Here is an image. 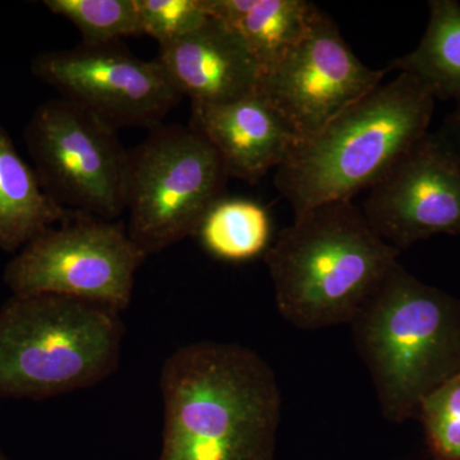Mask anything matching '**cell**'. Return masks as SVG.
<instances>
[{
  "mask_svg": "<svg viewBox=\"0 0 460 460\" xmlns=\"http://www.w3.org/2000/svg\"><path fill=\"white\" fill-rule=\"evenodd\" d=\"M164 429L159 460H275L281 396L277 375L250 348L181 347L160 375Z\"/></svg>",
  "mask_w": 460,
  "mask_h": 460,
  "instance_id": "1",
  "label": "cell"
},
{
  "mask_svg": "<svg viewBox=\"0 0 460 460\" xmlns=\"http://www.w3.org/2000/svg\"><path fill=\"white\" fill-rule=\"evenodd\" d=\"M399 255L347 199L295 215L263 259L283 319L321 330L350 325Z\"/></svg>",
  "mask_w": 460,
  "mask_h": 460,
  "instance_id": "2",
  "label": "cell"
},
{
  "mask_svg": "<svg viewBox=\"0 0 460 460\" xmlns=\"http://www.w3.org/2000/svg\"><path fill=\"white\" fill-rule=\"evenodd\" d=\"M435 102L410 75L378 84L323 131L296 142L275 171V187L295 215L371 190L429 132Z\"/></svg>",
  "mask_w": 460,
  "mask_h": 460,
  "instance_id": "3",
  "label": "cell"
},
{
  "mask_svg": "<svg viewBox=\"0 0 460 460\" xmlns=\"http://www.w3.org/2000/svg\"><path fill=\"white\" fill-rule=\"evenodd\" d=\"M384 417L402 423L460 372V301L401 263L350 323Z\"/></svg>",
  "mask_w": 460,
  "mask_h": 460,
  "instance_id": "4",
  "label": "cell"
},
{
  "mask_svg": "<svg viewBox=\"0 0 460 460\" xmlns=\"http://www.w3.org/2000/svg\"><path fill=\"white\" fill-rule=\"evenodd\" d=\"M119 314L74 296H12L0 308V396L42 401L102 383L119 366Z\"/></svg>",
  "mask_w": 460,
  "mask_h": 460,
  "instance_id": "5",
  "label": "cell"
},
{
  "mask_svg": "<svg viewBox=\"0 0 460 460\" xmlns=\"http://www.w3.org/2000/svg\"><path fill=\"white\" fill-rule=\"evenodd\" d=\"M228 180L204 136L190 126L160 124L128 151L129 237L148 256L198 234L206 214L224 198Z\"/></svg>",
  "mask_w": 460,
  "mask_h": 460,
  "instance_id": "6",
  "label": "cell"
},
{
  "mask_svg": "<svg viewBox=\"0 0 460 460\" xmlns=\"http://www.w3.org/2000/svg\"><path fill=\"white\" fill-rule=\"evenodd\" d=\"M146 257L123 223L68 211L59 226L18 251L5 266L4 283L13 296H74L122 313Z\"/></svg>",
  "mask_w": 460,
  "mask_h": 460,
  "instance_id": "7",
  "label": "cell"
},
{
  "mask_svg": "<svg viewBox=\"0 0 460 460\" xmlns=\"http://www.w3.org/2000/svg\"><path fill=\"white\" fill-rule=\"evenodd\" d=\"M25 142L42 189L65 210L108 220L126 211L128 151L104 120L49 100L33 111Z\"/></svg>",
  "mask_w": 460,
  "mask_h": 460,
  "instance_id": "8",
  "label": "cell"
},
{
  "mask_svg": "<svg viewBox=\"0 0 460 460\" xmlns=\"http://www.w3.org/2000/svg\"><path fill=\"white\" fill-rule=\"evenodd\" d=\"M387 72L362 63L337 23L317 8L304 38L263 69L257 91L299 142L314 137L376 89Z\"/></svg>",
  "mask_w": 460,
  "mask_h": 460,
  "instance_id": "9",
  "label": "cell"
},
{
  "mask_svg": "<svg viewBox=\"0 0 460 460\" xmlns=\"http://www.w3.org/2000/svg\"><path fill=\"white\" fill-rule=\"evenodd\" d=\"M31 72L114 129L155 128L181 99L159 60L141 59L120 42L45 51Z\"/></svg>",
  "mask_w": 460,
  "mask_h": 460,
  "instance_id": "10",
  "label": "cell"
},
{
  "mask_svg": "<svg viewBox=\"0 0 460 460\" xmlns=\"http://www.w3.org/2000/svg\"><path fill=\"white\" fill-rule=\"evenodd\" d=\"M363 214L398 251L436 235H460V160L429 132L370 190Z\"/></svg>",
  "mask_w": 460,
  "mask_h": 460,
  "instance_id": "11",
  "label": "cell"
},
{
  "mask_svg": "<svg viewBox=\"0 0 460 460\" xmlns=\"http://www.w3.org/2000/svg\"><path fill=\"white\" fill-rule=\"evenodd\" d=\"M181 98L217 105L255 93L262 69L237 33L208 18L195 31L160 45L156 58Z\"/></svg>",
  "mask_w": 460,
  "mask_h": 460,
  "instance_id": "12",
  "label": "cell"
},
{
  "mask_svg": "<svg viewBox=\"0 0 460 460\" xmlns=\"http://www.w3.org/2000/svg\"><path fill=\"white\" fill-rule=\"evenodd\" d=\"M190 127L219 154L229 178L257 183L278 168L296 137L259 91L226 104H192Z\"/></svg>",
  "mask_w": 460,
  "mask_h": 460,
  "instance_id": "13",
  "label": "cell"
},
{
  "mask_svg": "<svg viewBox=\"0 0 460 460\" xmlns=\"http://www.w3.org/2000/svg\"><path fill=\"white\" fill-rule=\"evenodd\" d=\"M204 7L237 33L262 71L304 38L319 8L307 0H204Z\"/></svg>",
  "mask_w": 460,
  "mask_h": 460,
  "instance_id": "14",
  "label": "cell"
},
{
  "mask_svg": "<svg viewBox=\"0 0 460 460\" xmlns=\"http://www.w3.org/2000/svg\"><path fill=\"white\" fill-rule=\"evenodd\" d=\"M66 214L42 189L35 171L0 124V250L9 253L22 250Z\"/></svg>",
  "mask_w": 460,
  "mask_h": 460,
  "instance_id": "15",
  "label": "cell"
},
{
  "mask_svg": "<svg viewBox=\"0 0 460 460\" xmlns=\"http://www.w3.org/2000/svg\"><path fill=\"white\" fill-rule=\"evenodd\" d=\"M428 27L416 49L396 58L387 71L420 81L435 100L460 99V3L431 0Z\"/></svg>",
  "mask_w": 460,
  "mask_h": 460,
  "instance_id": "16",
  "label": "cell"
},
{
  "mask_svg": "<svg viewBox=\"0 0 460 460\" xmlns=\"http://www.w3.org/2000/svg\"><path fill=\"white\" fill-rule=\"evenodd\" d=\"M196 235L217 259L250 261L271 246L270 215L252 199L223 198L206 214Z\"/></svg>",
  "mask_w": 460,
  "mask_h": 460,
  "instance_id": "17",
  "label": "cell"
},
{
  "mask_svg": "<svg viewBox=\"0 0 460 460\" xmlns=\"http://www.w3.org/2000/svg\"><path fill=\"white\" fill-rule=\"evenodd\" d=\"M44 5L72 23L83 44H115L141 35L136 0H45Z\"/></svg>",
  "mask_w": 460,
  "mask_h": 460,
  "instance_id": "18",
  "label": "cell"
},
{
  "mask_svg": "<svg viewBox=\"0 0 460 460\" xmlns=\"http://www.w3.org/2000/svg\"><path fill=\"white\" fill-rule=\"evenodd\" d=\"M429 449L438 460H460V372L420 405Z\"/></svg>",
  "mask_w": 460,
  "mask_h": 460,
  "instance_id": "19",
  "label": "cell"
},
{
  "mask_svg": "<svg viewBox=\"0 0 460 460\" xmlns=\"http://www.w3.org/2000/svg\"><path fill=\"white\" fill-rule=\"evenodd\" d=\"M141 35L159 45L177 40L208 21L204 0H136Z\"/></svg>",
  "mask_w": 460,
  "mask_h": 460,
  "instance_id": "20",
  "label": "cell"
},
{
  "mask_svg": "<svg viewBox=\"0 0 460 460\" xmlns=\"http://www.w3.org/2000/svg\"><path fill=\"white\" fill-rule=\"evenodd\" d=\"M438 132L460 160V99L452 113L447 115L443 127Z\"/></svg>",
  "mask_w": 460,
  "mask_h": 460,
  "instance_id": "21",
  "label": "cell"
},
{
  "mask_svg": "<svg viewBox=\"0 0 460 460\" xmlns=\"http://www.w3.org/2000/svg\"><path fill=\"white\" fill-rule=\"evenodd\" d=\"M0 460H9L7 456H4L2 452H0Z\"/></svg>",
  "mask_w": 460,
  "mask_h": 460,
  "instance_id": "22",
  "label": "cell"
}]
</instances>
